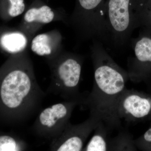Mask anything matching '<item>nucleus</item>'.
Listing matches in <instances>:
<instances>
[{
	"mask_svg": "<svg viewBox=\"0 0 151 151\" xmlns=\"http://www.w3.org/2000/svg\"><path fill=\"white\" fill-rule=\"evenodd\" d=\"M51 43V38L48 35H38L32 42L31 49L35 54L40 56H49L52 52Z\"/></svg>",
	"mask_w": 151,
	"mask_h": 151,
	"instance_id": "nucleus-12",
	"label": "nucleus"
},
{
	"mask_svg": "<svg viewBox=\"0 0 151 151\" xmlns=\"http://www.w3.org/2000/svg\"><path fill=\"white\" fill-rule=\"evenodd\" d=\"M27 148V144L23 139L8 135L0 136V151H25Z\"/></svg>",
	"mask_w": 151,
	"mask_h": 151,
	"instance_id": "nucleus-13",
	"label": "nucleus"
},
{
	"mask_svg": "<svg viewBox=\"0 0 151 151\" xmlns=\"http://www.w3.org/2000/svg\"><path fill=\"white\" fill-rule=\"evenodd\" d=\"M91 58L94 67L92 92L81 105L90 110V116L102 123L110 132L122 129L117 118V105L126 89L128 72L120 67L108 54L101 42L93 40Z\"/></svg>",
	"mask_w": 151,
	"mask_h": 151,
	"instance_id": "nucleus-1",
	"label": "nucleus"
},
{
	"mask_svg": "<svg viewBox=\"0 0 151 151\" xmlns=\"http://www.w3.org/2000/svg\"><path fill=\"white\" fill-rule=\"evenodd\" d=\"M134 50V60L128 64L129 68L134 67L139 63H151V36L150 30L148 33L140 35L136 39H131Z\"/></svg>",
	"mask_w": 151,
	"mask_h": 151,
	"instance_id": "nucleus-8",
	"label": "nucleus"
},
{
	"mask_svg": "<svg viewBox=\"0 0 151 151\" xmlns=\"http://www.w3.org/2000/svg\"><path fill=\"white\" fill-rule=\"evenodd\" d=\"M99 123L98 120L90 116L81 124L72 125L68 122L60 136L50 143V150H83L86 139Z\"/></svg>",
	"mask_w": 151,
	"mask_h": 151,
	"instance_id": "nucleus-6",
	"label": "nucleus"
},
{
	"mask_svg": "<svg viewBox=\"0 0 151 151\" xmlns=\"http://www.w3.org/2000/svg\"><path fill=\"white\" fill-rule=\"evenodd\" d=\"M27 40L24 35L19 32L7 33L0 39V43L4 49L10 53L20 52L27 45Z\"/></svg>",
	"mask_w": 151,
	"mask_h": 151,
	"instance_id": "nucleus-10",
	"label": "nucleus"
},
{
	"mask_svg": "<svg viewBox=\"0 0 151 151\" xmlns=\"http://www.w3.org/2000/svg\"><path fill=\"white\" fill-rule=\"evenodd\" d=\"M82 63V58L73 54L63 55L53 62L47 93L59 96L65 101H77L81 105L85 98L79 91Z\"/></svg>",
	"mask_w": 151,
	"mask_h": 151,
	"instance_id": "nucleus-4",
	"label": "nucleus"
},
{
	"mask_svg": "<svg viewBox=\"0 0 151 151\" xmlns=\"http://www.w3.org/2000/svg\"><path fill=\"white\" fill-rule=\"evenodd\" d=\"M120 133L117 137L111 139L110 151H129V134L124 132Z\"/></svg>",
	"mask_w": 151,
	"mask_h": 151,
	"instance_id": "nucleus-14",
	"label": "nucleus"
},
{
	"mask_svg": "<svg viewBox=\"0 0 151 151\" xmlns=\"http://www.w3.org/2000/svg\"><path fill=\"white\" fill-rule=\"evenodd\" d=\"M151 110V100L141 97L127 89L122 93L117 105V118L122 124L133 119H141L147 116Z\"/></svg>",
	"mask_w": 151,
	"mask_h": 151,
	"instance_id": "nucleus-7",
	"label": "nucleus"
},
{
	"mask_svg": "<svg viewBox=\"0 0 151 151\" xmlns=\"http://www.w3.org/2000/svg\"><path fill=\"white\" fill-rule=\"evenodd\" d=\"M94 131V134L82 151H110L111 139L108 134L111 132L101 123H99Z\"/></svg>",
	"mask_w": 151,
	"mask_h": 151,
	"instance_id": "nucleus-9",
	"label": "nucleus"
},
{
	"mask_svg": "<svg viewBox=\"0 0 151 151\" xmlns=\"http://www.w3.org/2000/svg\"><path fill=\"white\" fill-rule=\"evenodd\" d=\"M46 95L38 84L32 63L23 55L5 76L0 85L2 104L13 111L22 124L40 111Z\"/></svg>",
	"mask_w": 151,
	"mask_h": 151,
	"instance_id": "nucleus-2",
	"label": "nucleus"
},
{
	"mask_svg": "<svg viewBox=\"0 0 151 151\" xmlns=\"http://www.w3.org/2000/svg\"><path fill=\"white\" fill-rule=\"evenodd\" d=\"M54 13L48 6L29 9L24 15V19L28 23L36 22L47 24L51 22L54 18Z\"/></svg>",
	"mask_w": 151,
	"mask_h": 151,
	"instance_id": "nucleus-11",
	"label": "nucleus"
},
{
	"mask_svg": "<svg viewBox=\"0 0 151 151\" xmlns=\"http://www.w3.org/2000/svg\"><path fill=\"white\" fill-rule=\"evenodd\" d=\"M145 1L106 0L105 9L106 46L121 49L129 45L132 33L140 26V16Z\"/></svg>",
	"mask_w": 151,
	"mask_h": 151,
	"instance_id": "nucleus-3",
	"label": "nucleus"
},
{
	"mask_svg": "<svg viewBox=\"0 0 151 151\" xmlns=\"http://www.w3.org/2000/svg\"><path fill=\"white\" fill-rule=\"evenodd\" d=\"M10 4L9 13L11 17H14L22 14L25 9L24 0H9Z\"/></svg>",
	"mask_w": 151,
	"mask_h": 151,
	"instance_id": "nucleus-15",
	"label": "nucleus"
},
{
	"mask_svg": "<svg viewBox=\"0 0 151 151\" xmlns=\"http://www.w3.org/2000/svg\"><path fill=\"white\" fill-rule=\"evenodd\" d=\"M144 139L147 142L151 143V128L145 133L144 135Z\"/></svg>",
	"mask_w": 151,
	"mask_h": 151,
	"instance_id": "nucleus-16",
	"label": "nucleus"
},
{
	"mask_svg": "<svg viewBox=\"0 0 151 151\" xmlns=\"http://www.w3.org/2000/svg\"><path fill=\"white\" fill-rule=\"evenodd\" d=\"M78 105L77 101L65 100L42 110L32 127L33 133L38 137L51 142L65 129Z\"/></svg>",
	"mask_w": 151,
	"mask_h": 151,
	"instance_id": "nucleus-5",
	"label": "nucleus"
}]
</instances>
